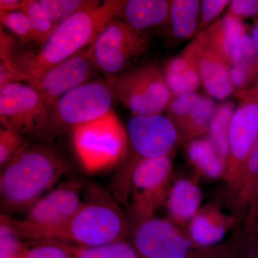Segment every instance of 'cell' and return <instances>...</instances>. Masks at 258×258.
I'll list each match as a JSON object with an SVG mask.
<instances>
[{
    "label": "cell",
    "instance_id": "484cf974",
    "mask_svg": "<svg viewBox=\"0 0 258 258\" xmlns=\"http://www.w3.org/2000/svg\"><path fill=\"white\" fill-rule=\"evenodd\" d=\"M236 106L232 101H225L216 106L207 134V137L227 160L229 155V128Z\"/></svg>",
    "mask_w": 258,
    "mask_h": 258
},
{
    "label": "cell",
    "instance_id": "7c38bea8",
    "mask_svg": "<svg viewBox=\"0 0 258 258\" xmlns=\"http://www.w3.org/2000/svg\"><path fill=\"white\" fill-rule=\"evenodd\" d=\"M238 104L229 128V155L224 180L226 189L240 175L247 156L258 137V83L235 93Z\"/></svg>",
    "mask_w": 258,
    "mask_h": 258
},
{
    "label": "cell",
    "instance_id": "f1b7e54d",
    "mask_svg": "<svg viewBox=\"0 0 258 258\" xmlns=\"http://www.w3.org/2000/svg\"><path fill=\"white\" fill-rule=\"evenodd\" d=\"M230 243L232 258H258V228L240 226Z\"/></svg>",
    "mask_w": 258,
    "mask_h": 258
},
{
    "label": "cell",
    "instance_id": "60d3db41",
    "mask_svg": "<svg viewBox=\"0 0 258 258\" xmlns=\"http://www.w3.org/2000/svg\"><path fill=\"white\" fill-rule=\"evenodd\" d=\"M257 189H258V184H257V188H256L255 191H254V192H255L256 190H257Z\"/></svg>",
    "mask_w": 258,
    "mask_h": 258
},
{
    "label": "cell",
    "instance_id": "d4e9b609",
    "mask_svg": "<svg viewBox=\"0 0 258 258\" xmlns=\"http://www.w3.org/2000/svg\"><path fill=\"white\" fill-rule=\"evenodd\" d=\"M61 243L74 258H142L132 242L125 240L90 247Z\"/></svg>",
    "mask_w": 258,
    "mask_h": 258
},
{
    "label": "cell",
    "instance_id": "603a6c76",
    "mask_svg": "<svg viewBox=\"0 0 258 258\" xmlns=\"http://www.w3.org/2000/svg\"><path fill=\"white\" fill-rule=\"evenodd\" d=\"M201 1L171 0L169 26L171 36L179 41L195 37L199 32Z\"/></svg>",
    "mask_w": 258,
    "mask_h": 258
},
{
    "label": "cell",
    "instance_id": "ab89813d",
    "mask_svg": "<svg viewBox=\"0 0 258 258\" xmlns=\"http://www.w3.org/2000/svg\"><path fill=\"white\" fill-rule=\"evenodd\" d=\"M251 35H252V39L254 45H255L256 50H257V53L258 55V15L257 18H256L255 21H254L253 28L251 30Z\"/></svg>",
    "mask_w": 258,
    "mask_h": 258
},
{
    "label": "cell",
    "instance_id": "8992f818",
    "mask_svg": "<svg viewBox=\"0 0 258 258\" xmlns=\"http://www.w3.org/2000/svg\"><path fill=\"white\" fill-rule=\"evenodd\" d=\"M127 137L133 155L126 159L113 180L120 189L130 187L132 171L139 161L171 155L180 142L175 125L162 113L133 115L127 123Z\"/></svg>",
    "mask_w": 258,
    "mask_h": 258
},
{
    "label": "cell",
    "instance_id": "8fae6325",
    "mask_svg": "<svg viewBox=\"0 0 258 258\" xmlns=\"http://www.w3.org/2000/svg\"><path fill=\"white\" fill-rule=\"evenodd\" d=\"M171 155L142 159L132 173L130 222L154 216V212L165 204L171 184L173 164Z\"/></svg>",
    "mask_w": 258,
    "mask_h": 258
},
{
    "label": "cell",
    "instance_id": "f546056e",
    "mask_svg": "<svg viewBox=\"0 0 258 258\" xmlns=\"http://www.w3.org/2000/svg\"><path fill=\"white\" fill-rule=\"evenodd\" d=\"M30 144L28 139L14 129H0V166L5 167Z\"/></svg>",
    "mask_w": 258,
    "mask_h": 258
},
{
    "label": "cell",
    "instance_id": "74e56055",
    "mask_svg": "<svg viewBox=\"0 0 258 258\" xmlns=\"http://www.w3.org/2000/svg\"><path fill=\"white\" fill-rule=\"evenodd\" d=\"M25 81L23 76L9 67L8 64L1 62L0 64V88L4 87L12 83Z\"/></svg>",
    "mask_w": 258,
    "mask_h": 258
},
{
    "label": "cell",
    "instance_id": "44dd1931",
    "mask_svg": "<svg viewBox=\"0 0 258 258\" xmlns=\"http://www.w3.org/2000/svg\"><path fill=\"white\" fill-rule=\"evenodd\" d=\"M186 152L188 161L199 175L210 179H224L227 160L208 137L188 142Z\"/></svg>",
    "mask_w": 258,
    "mask_h": 258
},
{
    "label": "cell",
    "instance_id": "8d00e7d4",
    "mask_svg": "<svg viewBox=\"0 0 258 258\" xmlns=\"http://www.w3.org/2000/svg\"><path fill=\"white\" fill-rule=\"evenodd\" d=\"M242 225L258 228V189L249 202Z\"/></svg>",
    "mask_w": 258,
    "mask_h": 258
},
{
    "label": "cell",
    "instance_id": "83f0119b",
    "mask_svg": "<svg viewBox=\"0 0 258 258\" xmlns=\"http://www.w3.org/2000/svg\"><path fill=\"white\" fill-rule=\"evenodd\" d=\"M52 21L58 25L80 12L101 4L95 0H40Z\"/></svg>",
    "mask_w": 258,
    "mask_h": 258
},
{
    "label": "cell",
    "instance_id": "e0dca14e",
    "mask_svg": "<svg viewBox=\"0 0 258 258\" xmlns=\"http://www.w3.org/2000/svg\"><path fill=\"white\" fill-rule=\"evenodd\" d=\"M240 224L232 214H226L216 205H208L199 210L187 225V234L202 247L219 245L227 232Z\"/></svg>",
    "mask_w": 258,
    "mask_h": 258
},
{
    "label": "cell",
    "instance_id": "ac0fdd59",
    "mask_svg": "<svg viewBox=\"0 0 258 258\" xmlns=\"http://www.w3.org/2000/svg\"><path fill=\"white\" fill-rule=\"evenodd\" d=\"M202 192L198 181L181 177L171 182L165 204L169 220L176 225H188L201 208Z\"/></svg>",
    "mask_w": 258,
    "mask_h": 258
},
{
    "label": "cell",
    "instance_id": "7402d4cb",
    "mask_svg": "<svg viewBox=\"0 0 258 258\" xmlns=\"http://www.w3.org/2000/svg\"><path fill=\"white\" fill-rule=\"evenodd\" d=\"M162 72L173 97L197 92L202 86L196 66L184 50L166 61Z\"/></svg>",
    "mask_w": 258,
    "mask_h": 258
},
{
    "label": "cell",
    "instance_id": "e575fe53",
    "mask_svg": "<svg viewBox=\"0 0 258 258\" xmlns=\"http://www.w3.org/2000/svg\"><path fill=\"white\" fill-rule=\"evenodd\" d=\"M230 3L229 0H202L199 32L210 26L228 7Z\"/></svg>",
    "mask_w": 258,
    "mask_h": 258
},
{
    "label": "cell",
    "instance_id": "7a4b0ae2",
    "mask_svg": "<svg viewBox=\"0 0 258 258\" xmlns=\"http://www.w3.org/2000/svg\"><path fill=\"white\" fill-rule=\"evenodd\" d=\"M123 3L107 0L56 25L40 50L18 61L15 70L28 83L37 81L55 64L89 47L107 24L118 18Z\"/></svg>",
    "mask_w": 258,
    "mask_h": 258
},
{
    "label": "cell",
    "instance_id": "3957f363",
    "mask_svg": "<svg viewBox=\"0 0 258 258\" xmlns=\"http://www.w3.org/2000/svg\"><path fill=\"white\" fill-rule=\"evenodd\" d=\"M0 203L4 213L28 210L69 171L48 144L30 145L1 169Z\"/></svg>",
    "mask_w": 258,
    "mask_h": 258
},
{
    "label": "cell",
    "instance_id": "52a82bcc",
    "mask_svg": "<svg viewBox=\"0 0 258 258\" xmlns=\"http://www.w3.org/2000/svg\"><path fill=\"white\" fill-rule=\"evenodd\" d=\"M115 96L108 83L92 81L61 97L53 106L42 139L51 140L62 132L101 118L111 111Z\"/></svg>",
    "mask_w": 258,
    "mask_h": 258
},
{
    "label": "cell",
    "instance_id": "d6986e66",
    "mask_svg": "<svg viewBox=\"0 0 258 258\" xmlns=\"http://www.w3.org/2000/svg\"><path fill=\"white\" fill-rule=\"evenodd\" d=\"M258 184V137L242 166L240 175L229 189H226L230 212L242 225L249 202Z\"/></svg>",
    "mask_w": 258,
    "mask_h": 258
},
{
    "label": "cell",
    "instance_id": "836d02e7",
    "mask_svg": "<svg viewBox=\"0 0 258 258\" xmlns=\"http://www.w3.org/2000/svg\"><path fill=\"white\" fill-rule=\"evenodd\" d=\"M26 258H74L60 242L42 240L30 247Z\"/></svg>",
    "mask_w": 258,
    "mask_h": 258
},
{
    "label": "cell",
    "instance_id": "5bb4252c",
    "mask_svg": "<svg viewBox=\"0 0 258 258\" xmlns=\"http://www.w3.org/2000/svg\"><path fill=\"white\" fill-rule=\"evenodd\" d=\"M200 32L228 70L256 52L248 27L230 15L225 14Z\"/></svg>",
    "mask_w": 258,
    "mask_h": 258
},
{
    "label": "cell",
    "instance_id": "1f68e13d",
    "mask_svg": "<svg viewBox=\"0 0 258 258\" xmlns=\"http://www.w3.org/2000/svg\"><path fill=\"white\" fill-rule=\"evenodd\" d=\"M201 95L198 92L173 97L166 108V116L175 125L180 135L186 118Z\"/></svg>",
    "mask_w": 258,
    "mask_h": 258
},
{
    "label": "cell",
    "instance_id": "9a60e30c",
    "mask_svg": "<svg viewBox=\"0 0 258 258\" xmlns=\"http://www.w3.org/2000/svg\"><path fill=\"white\" fill-rule=\"evenodd\" d=\"M83 184L71 180L62 183L39 199L27 210L23 220L30 225L51 227L73 216L84 202Z\"/></svg>",
    "mask_w": 258,
    "mask_h": 258
},
{
    "label": "cell",
    "instance_id": "ba28073f",
    "mask_svg": "<svg viewBox=\"0 0 258 258\" xmlns=\"http://www.w3.org/2000/svg\"><path fill=\"white\" fill-rule=\"evenodd\" d=\"M108 83L133 115L161 114L173 98L162 69L152 63L113 76Z\"/></svg>",
    "mask_w": 258,
    "mask_h": 258
},
{
    "label": "cell",
    "instance_id": "cb8c5ba5",
    "mask_svg": "<svg viewBox=\"0 0 258 258\" xmlns=\"http://www.w3.org/2000/svg\"><path fill=\"white\" fill-rule=\"evenodd\" d=\"M215 108L216 106L211 97L201 95L186 118L180 133V141L188 142L207 135Z\"/></svg>",
    "mask_w": 258,
    "mask_h": 258
},
{
    "label": "cell",
    "instance_id": "5b68a950",
    "mask_svg": "<svg viewBox=\"0 0 258 258\" xmlns=\"http://www.w3.org/2000/svg\"><path fill=\"white\" fill-rule=\"evenodd\" d=\"M75 151L83 168L89 172L104 170L125 157L127 134L114 113L72 129Z\"/></svg>",
    "mask_w": 258,
    "mask_h": 258
},
{
    "label": "cell",
    "instance_id": "4316f807",
    "mask_svg": "<svg viewBox=\"0 0 258 258\" xmlns=\"http://www.w3.org/2000/svg\"><path fill=\"white\" fill-rule=\"evenodd\" d=\"M21 11L28 17L35 35V43L42 47L57 25L52 21L40 0H23Z\"/></svg>",
    "mask_w": 258,
    "mask_h": 258
},
{
    "label": "cell",
    "instance_id": "6da1fadb",
    "mask_svg": "<svg viewBox=\"0 0 258 258\" xmlns=\"http://www.w3.org/2000/svg\"><path fill=\"white\" fill-rule=\"evenodd\" d=\"M91 193L73 216L57 225H32L4 214L0 221L9 225L23 240L33 242L56 240L90 247L125 240L130 232V219L118 200L104 191Z\"/></svg>",
    "mask_w": 258,
    "mask_h": 258
},
{
    "label": "cell",
    "instance_id": "ffe728a7",
    "mask_svg": "<svg viewBox=\"0 0 258 258\" xmlns=\"http://www.w3.org/2000/svg\"><path fill=\"white\" fill-rule=\"evenodd\" d=\"M170 3L171 0H127L118 17L135 30L146 32L166 25Z\"/></svg>",
    "mask_w": 258,
    "mask_h": 258
},
{
    "label": "cell",
    "instance_id": "30bf717a",
    "mask_svg": "<svg viewBox=\"0 0 258 258\" xmlns=\"http://www.w3.org/2000/svg\"><path fill=\"white\" fill-rule=\"evenodd\" d=\"M52 108L38 91L21 82L0 88V119L28 139H42L50 123Z\"/></svg>",
    "mask_w": 258,
    "mask_h": 258
},
{
    "label": "cell",
    "instance_id": "277c9868",
    "mask_svg": "<svg viewBox=\"0 0 258 258\" xmlns=\"http://www.w3.org/2000/svg\"><path fill=\"white\" fill-rule=\"evenodd\" d=\"M130 222L131 242L142 258L232 257L230 241L202 247L169 219L152 216Z\"/></svg>",
    "mask_w": 258,
    "mask_h": 258
},
{
    "label": "cell",
    "instance_id": "4dcf8cb0",
    "mask_svg": "<svg viewBox=\"0 0 258 258\" xmlns=\"http://www.w3.org/2000/svg\"><path fill=\"white\" fill-rule=\"evenodd\" d=\"M30 248L9 225L0 221V258H26Z\"/></svg>",
    "mask_w": 258,
    "mask_h": 258
},
{
    "label": "cell",
    "instance_id": "d6a6232c",
    "mask_svg": "<svg viewBox=\"0 0 258 258\" xmlns=\"http://www.w3.org/2000/svg\"><path fill=\"white\" fill-rule=\"evenodd\" d=\"M1 24L25 43L35 42V35L28 17L21 10L0 13Z\"/></svg>",
    "mask_w": 258,
    "mask_h": 258
},
{
    "label": "cell",
    "instance_id": "d590c367",
    "mask_svg": "<svg viewBox=\"0 0 258 258\" xmlns=\"http://www.w3.org/2000/svg\"><path fill=\"white\" fill-rule=\"evenodd\" d=\"M226 14L240 21L258 15V0H232Z\"/></svg>",
    "mask_w": 258,
    "mask_h": 258
},
{
    "label": "cell",
    "instance_id": "4fadbf2b",
    "mask_svg": "<svg viewBox=\"0 0 258 258\" xmlns=\"http://www.w3.org/2000/svg\"><path fill=\"white\" fill-rule=\"evenodd\" d=\"M95 69L88 48L84 49L55 64L40 79L28 84L38 91L52 109L61 97L87 83Z\"/></svg>",
    "mask_w": 258,
    "mask_h": 258
},
{
    "label": "cell",
    "instance_id": "2e32d148",
    "mask_svg": "<svg viewBox=\"0 0 258 258\" xmlns=\"http://www.w3.org/2000/svg\"><path fill=\"white\" fill-rule=\"evenodd\" d=\"M184 50L196 66L202 86L208 96L224 101L231 95L235 94L228 68L214 52L200 32Z\"/></svg>",
    "mask_w": 258,
    "mask_h": 258
},
{
    "label": "cell",
    "instance_id": "9c48e42d",
    "mask_svg": "<svg viewBox=\"0 0 258 258\" xmlns=\"http://www.w3.org/2000/svg\"><path fill=\"white\" fill-rule=\"evenodd\" d=\"M149 42L147 32L139 31L115 18L97 35L88 50L96 69L113 77L145 53Z\"/></svg>",
    "mask_w": 258,
    "mask_h": 258
},
{
    "label": "cell",
    "instance_id": "f35d334b",
    "mask_svg": "<svg viewBox=\"0 0 258 258\" xmlns=\"http://www.w3.org/2000/svg\"><path fill=\"white\" fill-rule=\"evenodd\" d=\"M23 1L20 0H0V13H11L21 10Z\"/></svg>",
    "mask_w": 258,
    "mask_h": 258
}]
</instances>
